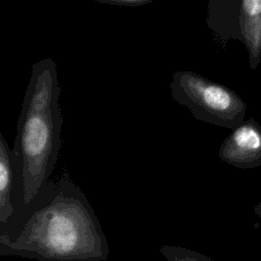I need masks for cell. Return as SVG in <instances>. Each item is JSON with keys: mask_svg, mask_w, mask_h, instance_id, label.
Instances as JSON below:
<instances>
[{"mask_svg": "<svg viewBox=\"0 0 261 261\" xmlns=\"http://www.w3.org/2000/svg\"><path fill=\"white\" fill-rule=\"evenodd\" d=\"M218 156L224 163L240 169L261 166V125L254 117L232 129L220 145Z\"/></svg>", "mask_w": 261, "mask_h": 261, "instance_id": "obj_5", "label": "cell"}, {"mask_svg": "<svg viewBox=\"0 0 261 261\" xmlns=\"http://www.w3.org/2000/svg\"><path fill=\"white\" fill-rule=\"evenodd\" d=\"M160 253L167 261H214L197 251L177 246H162Z\"/></svg>", "mask_w": 261, "mask_h": 261, "instance_id": "obj_7", "label": "cell"}, {"mask_svg": "<svg viewBox=\"0 0 261 261\" xmlns=\"http://www.w3.org/2000/svg\"><path fill=\"white\" fill-rule=\"evenodd\" d=\"M60 93L54 60L46 57L34 63L11 149L16 216L37 200L51 180L61 144Z\"/></svg>", "mask_w": 261, "mask_h": 261, "instance_id": "obj_2", "label": "cell"}, {"mask_svg": "<svg viewBox=\"0 0 261 261\" xmlns=\"http://www.w3.org/2000/svg\"><path fill=\"white\" fill-rule=\"evenodd\" d=\"M0 255L103 261L109 257V246L88 198L65 170L0 237Z\"/></svg>", "mask_w": 261, "mask_h": 261, "instance_id": "obj_1", "label": "cell"}, {"mask_svg": "<svg viewBox=\"0 0 261 261\" xmlns=\"http://www.w3.org/2000/svg\"><path fill=\"white\" fill-rule=\"evenodd\" d=\"M15 178L11 149L0 132V237L16 217Z\"/></svg>", "mask_w": 261, "mask_h": 261, "instance_id": "obj_6", "label": "cell"}, {"mask_svg": "<svg viewBox=\"0 0 261 261\" xmlns=\"http://www.w3.org/2000/svg\"><path fill=\"white\" fill-rule=\"evenodd\" d=\"M206 24L222 48L231 40L242 42L250 68H257L261 61V0H209Z\"/></svg>", "mask_w": 261, "mask_h": 261, "instance_id": "obj_4", "label": "cell"}, {"mask_svg": "<svg viewBox=\"0 0 261 261\" xmlns=\"http://www.w3.org/2000/svg\"><path fill=\"white\" fill-rule=\"evenodd\" d=\"M171 98L203 122L234 129L244 122L247 104L233 90L191 71L172 73Z\"/></svg>", "mask_w": 261, "mask_h": 261, "instance_id": "obj_3", "label": "cell"}, {"mask_svg": "<svg viewBox=\"0 0 261 261\" xmlns=\"http://www.w3.org/2000/svg\"><path fill=\"white\" fill-rule=\"evenodd\" d=\"M95 2L120 7H140L153 2V0H95Z\"/></svg>", "mask_w": 261, "mask_h": 261, "instance_id": "obj_8", "label": "cell"}, {"mask_svg": "<svg viewBox=\"0 0 261 261\" xmlns=\"http://www.w3.org/2000/svg\"><path fill=\"white\" fill-rule=\"evenodd\" d=\"M254 213H255L257 216L261 217V202H259V203L254 207Z\"/></svg>", "mask_w": 261, "mask_h": 261, "instance_id": "obj_9", "label": "cell"}]
</instances>
